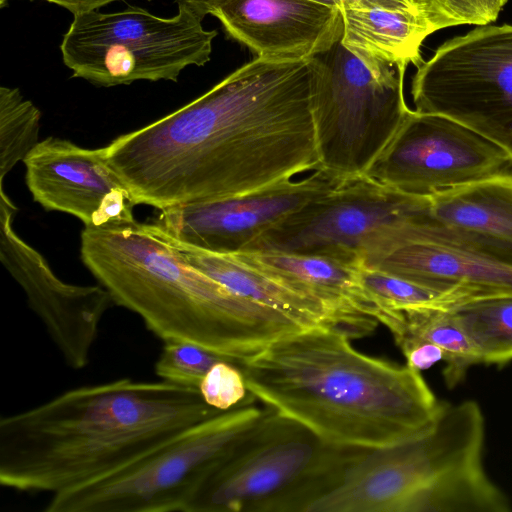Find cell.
I'll list each match as a JSON object with an SVG mask.
<instances>
[{"mask_svg": "<svg viewBox=\"0 0 512 512\" xmlns=\"http://www.w3.org/2000/svg\"><path fill=\"white\" fill-rule=\"evenodd\" d=\"M308 59L255 57L178 110L104 147L137 205L246 194L319 169Z\"/></svg>", "mask_w": 512, "mask_h": 512, "instance_id": "cell-1", "label": "cell"}, {"mask_svg": "<svg viewBox=\"0 0 512 512\" xmlns=\"http://www.w3.org/2000/svg\"><path fill=\"white\" fill-rule=\"evenodd\" d=\"M219 411L195 387L121 378L70 389L0 420V484L58 494L156 450Z\"/></svg>", "mask_w": 512, "mask_h": 512, "instance_id": "cell-2", "label": "cell"}, {"mask_svg": "<svg viewBox=\"0 0 512 512\" xmlns=\"http://www.w3.org/2000/svg\"><path fill=\"white\" fill-rule=\"evenodd\" d=\"M350 339L340 328L313 326L238 366L257 400L328 444L383 448L427 430L444 403L421 372L363 354Z\"/></svg>", "mask_w": 512, "mask_h": 512, "instance_id": "cell-3", "label": "cell"}, {"mask_svg": "<svg viewBox=\"0 0 512 512\" xmlns=\"http://www.w3.org/2000/svg\"><path fill=\"white\" fill-rule=\"evenodd\" d=\"M80 254L114 304L137 314L163 342L192 343L241 362L306 327L233 293L137 221L85 227Z\"/></svg>", "mask_w": 512, "mask_h": 512, "instance_id": "cell-4", "label": "cell"}, {"mask_svg": "<svg viewBox=\"0 0 512 512\" xmlns=\"http://www.w3.org/2000/svg\"><path fill=\"white\" fill-rule=\"evenodd\" d=\"M358 450L328 444L269 408L207 477L189 512H305Z\"/></svg>", "mask_w": 512, "mask_h": 512, "instance_id": "cell-5", "label": "cell"}, {"mask_svg": "<svg viewBox=\"0 0 512 512\" xmlns=\"http://www.w3.org/2000/svg\"><path fill=\"white\" fill-rule=\"evenodd\" d=\"M245 402L213 415L115 472L51 495L45 512H189L200 487L268 412Z\"/></svg>", "mask_w": 512, "mask_h": 512, "instance_id": "cell-6", "label": "cell"}, {"mask_svg": "<svg viewBox=\"0 0 512 512\" xmlns=\"http://www.w3.org/2000/svg\"><path fill=\"white\" fill-rule=\"evenodd\" d=\"M309 61L319 169L340 181L365 174L411 110L404 98L407 66L374 71L342 37Z\"/></svg>", "mask_w": 512, "mask_h": 512, "instance_id": "cell-7", "label": "cell"}, {"mask_svg": "<svg viewBox=\"0 0 512 512\" xmlns=\"http://www.w3.org/2000/svg\"><path fill=\"white\" fill-rule=\"evenodd\" d=\"M215 30L184 8L170 18L141 7L75 15L60 50L72 76L103 87L134 81L176 82L188 66L210 61Z\"/></svg>", "mask_w": 512, "mask_h": 512, "instance_id": "cell-8", "label": "cell"}, {"mask_svg": "<svg viewBox=\"0 0 512 512\" xmlns=\"http://www.w3.org/2000/svg\"><path fill=\"white\" fill-rule=\"evenodd\" d=\"M484 417L472 400L444 403L418 436L383 448H360L336 484L305 512H404L429 484L482 461Z\"/></svg>", "mask_w": 512, "mask_h": 512, "instance_id": "cell-9", "label": "cell"}, {"mask_svg": "<svg viewBox=\"0 0 512 512\" xmlns=\"http://www.w3.org/2000/svg\"><path fill=\"white\" fill-rule=\"evenodd\" d=\"M415 110L447 116L512 156V25L476 28L417 67Z\"/></svg>", "mask_w": 512, "mask_h": 512, "instance_id": "cell-10", "label": "cell"}, {"mask_svg": "<svg viewBox=\"0 0 512 512\" xmlns=\"http://www.w3.org/2000/svg\"><path fill=\"white\" fill-rule=\"evenodd\" d=\"M418 198L366 174L347 178L267 231L247 251L323 255L362 266L369 240L408 219Z\"/></svg>", "mask_w": 512, "mask_h": 512, "instance_id": "cell-11", "label": "cell"}, {"mask_svg": "<svg viewBox=\"0 0 512 512\" xmlns=\"http://www.w3.org/2000/svg\"><path fill=\"white\" fill-rule=\"evenodd\" d=\"M512 171V156L469 127L410 110L366 171L395 190L428 195Z\"/></svg>", "mask_w": 512, "mask_h": 512, "instance_id": "cell-12", "label": "cell"}, {"mask_svg": "<svg viewBox=\"0 0 512 512\" xmlns=\"http://www.w3.org/2000/svg\"><path fill=\"white\" fill-rule=\"evenodd\" d=\"M338 182L317 169L304 179L283 180L246 194L167 207L143 226L174 246L220 254L245 252Z\"/></svg>", "mask_w": 512, "mask_h": 512, "instance_id": "cell-13", "label": "cell"}, {"mask_svg": "<svg viewBox=\"0 0 512 512\" xmlns=\"http://www.w3.org/2000/svg\"><path fill=\"white\" fill-rule=\"evenodd\" d=\"M0 259L23 289L65 364L83 369L90 360L100 323L114 304L102 285L62 281L47 260L13 229L16 207L0 185Z\"/></svg>", "mask_w": 512, "mask_h": 512, "instance_id": "cell-14", "label": "cell"}, {"mask_svg": "<svg viewBox=\"0 0 512 512\" xmlns=\"http://www.w3.org/2000/svg\"><path fill=\"white\" fill-rule=\"evenodd\" d=\"M34 201L80 219L87 228L136 222L134 197L110 166L104 147L89 149L66 139L40 141L23 161Z\"/></svg>", "mask_w": 512, "mask_h": 512, "instance_id": "cell-15", "label": "cell"}, {"mask_svg": "<svg viewBox=\"0 0 512 512\" xmlns=\"http://www.w3.org/2000/svg\"><path fill=\"white\" fill-rule=\"evenodd\" d=\"M362 266L432 287L464 288L485 295L512 293V265L424 236L406 219L369 240Z\"/></svg>", "mask_w": 512, "mask_h": 512, "instance_id": "cell-16", "label": "cell"}, {"mask_svg": "<svg viewBox=\"0 0 512 512\" xmlns=\"http://www.w3.org/2000/svg\"><path fill=\"white\" fill-rule=\"evenodd\" d=\"M209 14L263 59H308L343 35L339 5L319 0H221Z\"/></svg>", "mask_w": 512, "mask_h": 512, "instance_id": "cell-17", "label": "cell"}, {"mask_svg": "<svg viewBox=\"0 0 512 512\" xmlns=\"http://www.w3.org/2000/svg\"><path fill=\"white\" fill-rule=\"evenodd\" d=\"M407 222L424 236L512 265V171L420 195Z\"/></svg>", "mask_w": 512, "mask_h": 512, "instance_id": "cell-18", "label": "cell"}, {"mask_svg": "<svg viewBox=\"0 0 512 512\" xmlns=\"http://www.w3.org/2000/svg\"><path fill=\"white\" fill-rule=\"evenodd\" d=\"M342 44L369 68L423 63L420 47L433 33L420 0H338Z\"/></svg>", "mask_w": 512, "mask_h": 512, "instance_id": "cell-19", "label": "cell"}, {"mask_svg": "<svg viewBox=\"0 0 512 512\" xmlns=\"http://www.w3.org/2000/svg\"><path fill=\"white\" fill-rule=\"evenodd\" d=\"M174 247L194 267L245 299L281 311L306 327L325 325L341 329L337 316L323 302L294 289L237 254Z\"/></svg>", "mask_w": 512, "mask_h": 512, "instance_id": "cell-20", "label": "cell"}, {"mask_svg": "<svg viewBox=\"0 0 512 512\" xmlns=\"http://www.w3.org/2000/svg\"><path fill=\"white\" fill-rule=\"evenodd\" d=\"M395 342L419 339L439 346L444 352V381L449 388L458 385L468 369L479 364L477 354L450 308L418 307L386 310L379 318Z\"/></svg>", "mask_w": 512, "mask_h": 512, "instance_id": "cell-21", "label": "cell"}, {"mask_svg": "<svg viewBox=\"0 0 512 512\" xmlns=\"http://www.w3.org/2000/svg\"><path fill=\"white\" fill-rule=\"evenodd\" d=\"M511 504L490 479L483 461L453 470L435 480L406 505L404 512H508Z\"/></svg>", "mask_w": 512, "mask_h": 512, "instance_id": "cell-22", "label": "cell"}, {"mask_svg": "<svg viewBox=\"0 0 512 512\" xmlns=\"http://www.w3.org/2000/svg\"><path fill=\"white\" fill-rule=\"evenodd\" d=\"M464 329L479 363L512 361V293L481 296L450 308Z\"/></svg>", "mask_w": 512, "mask_h": 512, "instance_id": "cell-23", "label": "cell"}, {"mask_svg": "<svg viewBox=\"0 0 512 512\" xmlns=\"http://www.w3.org/2000/svg\"><path fill=\"white\" fill-rule=\"evenodd\" d=\"M359 278L380 313L418 307L452 308L464 301L487 296L464 288L432 287L365 266L360 267Z\"/></svg>", "mask_w": 512, "mask_h": 512, "instance_id": "cell-24", "label": "cell"}, {"mask_svg": "<svg viewBox=\"0 0 512 512\" xmlns=\"http://www.w3.org/2000/svg\"><path fill=\"white\" fill-rule=\"evenodd\" d=\"M40 110L18 88L0 87V185L40 142Z\"/></svg>", "mask_w": 512, "mask_h": 512, "instance_id": "cell-25", "label": "cell"}, {"mask_svg": "<svg viewBox=\"0 0 512 512\" xmlns=\"http://www.w3.org/2000/svg\"><path fill=\"white\" fill-rule=\"evenodd\" d=\"M220 360L240 361L186 342H164L155 362L156 375L164 381L198 388L207 371Z\"/></svg>", "mask_w": 512, "mask_h": 512, "instance_id": "cell-26", "label": "cell"}, {"mask_svg": "<svg viewBox=\"0 0 512 512\" xmlns=\"http://www.w3.org/2000/svg\"><path fill=\"white\" fill-rule=\"evenodd\" d=\"M433 33L462 25L493 22L507 0H420Z\"/></svg>", "mask_w": 512, "mask_h": 512, "instance_id": "cell-27", "label": "cell"}, {"mask_svg": "<svg viewBox=\"0 0 512 512\" xmlns=\"http://www.w3.org/2000/svg\"><path fill=\"white\" fill-rule=\"evenodd\" d=\"M198 389L203 400L219 411L257 400L248 390L240 367L231 360L216 362L204 375Z\"/></svg>", "mask_w": 512, "mask_h": 512, "instance_id": "cell-28", "label": "cell"}, {"mask_svg": "<svg viewBox=\"0 0 512 512\" xmlns=\"http://www.w3.org/2000/svg\"><path fill=\"white\" fill-rule=\"evenodd\" d=\"M406 358V364L417 370H427L444 360L443 350L428 341L405 338L396 342Z\"/></svg>", "mask_w": 512, "mask_h": 512, "instance_id": "cell-29", "label": "cell"}, {"mask_svg": "<svg viewBox=\"0 0 512 512\" xmlns=\"http://www.w3.org/2000/svg\"><path fill=\"white\" fill-rule=\"evenodd\" d=\"M8 0H0V6L3 7L5 2ZM47 2H51L57 4L68 11H70L73 16L83 14L89 11L98 10L101 7L118 1V0H44Z\"/></svg>", "mask_w": 512, "mask_h": 512, "instance_id": "cell-30", "label": "cell"}, {"mask_svg": "<svg viewBox=\"0 0 512 512\" xmlns=\"http://www.w3.org/2000/svg\"><path fill=\"white\" fill-rule=\"evenodd\" d=\"M178 7L184 8L199 20H203L209 14L212 6L221 0H174ZM329 4H338V0H319Z\"/></svg>", "mask_w": 512, "mask_h": 512, "instance_id": "cell-31", "label": "cell"}]
</instances>
